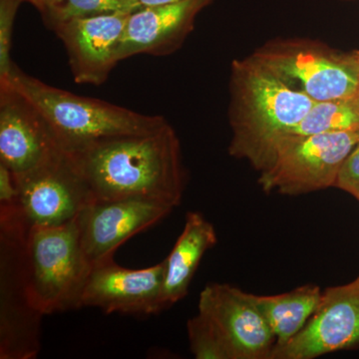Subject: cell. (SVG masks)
I'll use <instances>...</instances> for the list:
<instances>
[{"mask_svg":"<svg viewBox=\"0 0 359 359\" xmlns=\"http://www.w3.org/2000/svg\"><path fill=\"white\" fill-rule=\"evenodd\" d=\"M214 0H181L149 6L130 14L117 50V60L138 55L167 56L181 48L201 11Z\"/></svg>","mask_w":359,"mask_h":359,"instance_id":"9a60e30c","label":"cell"},{"mask_svg":"<svg viewBox=\"0 0 359 359\" xmlns=\"http://www.w3.org/2000/svg\"><path fill=\"white\" fill-rule=\"evenodd\" d=\"M358 101H359V90H358Z\"/></svg>","mask_w":359,"mask_h":359,"instance_id":"4316f807","label":"cell"},{"mask_svg":"<svg viewBox=\"0 0 359 359\" xmlns=\"http://www.w3.org/2000/svg\"><path fill=\"white\" fill-rule=\"evenodd\" d=\"M22 0H0V79L11 69L14 21Z\"/></svg>","mask_w":359,"mask_h":359,"instance_id":"44dd1931","label":"cell"},{"mask_svg":"<svg viewBox=\"0 0 359 359\" xmlns=\"http://www.w3.org/2000/svg\"><path fill=\"white\" fill-rule=\"evenodd\" d=\"M139 4L144 7L163 6V4H175V2L181 1V0H138Z\"/></svg>","mask_w":359,"mask_h":359,"instance_id":"603a6c76","label":"cell"},{"mask_svg":"<svg viewBox=\"0 0 359 359\" xmlns=\"http://www.w3.org/2000/svg\"><path fill=\"white\" fill-rule=\"evenodd\" d=\"M25 257L33 308L43 316L79 309L92 264L82 249L77 218L28 231Z\"/></svg>","mask_w":359,"mask_h":359,"instance_id":"277c9868","label":"cell"},{"mask_svg":"<svg viewBox=\"0 0 359 359\" xmlns=\"http://www.w3.org/2000/svg\"><path fill=\"white\" fill-rule=\"evenodd\" d=\"M67 154L94 200L142 198L181 205L187 173L181 142L170 123L150 133L93 142Z\"/></svg>","mask_w":359,"mask_h":359,"instance_id":"6da1fadb","label":"cell"},{"mask_svg":"<svg viewBox=\"0 0 359 359\" xmlns=\"http://www.w3.org/2000/svg\"><path fill=\"white\" fill-rule=\"evenodd\" d=\"M199 313L211 323L231 359H269L276 337L249 292L211 283L201 292Z\"/></svg>","mask_w":359,"mask_h":359,"instance_id":"30bf717a","label":"cell"},{"mask_svg":"<svg viewBox=\"0 0 359 359\" xmlns=\"http://www.w3.org/2000/svg\"><path fill=\"white\" fill-rule=\"evenodd\" d=\"M359 346V287L323 290L318 309L295 337L273 347L269 359H313Z\"/></svg>","mask_w":359,"mask_h":359,"instance_id":"8fae6325","label":"cell"},{"mask_svg":"<svg viewBox=\"0 0 359 359\" xmlns=\"http://www.w3.org/2000/svg\"><path fill=\"white\" fill-rule=\"evenodd\" d=\"M65 152L36 108L0 81V163L14 175L27 173Z\"/></svg>","mask_w":359,"mask_h":359,"instance_id":"4fadbf2b","label":"cell"},{"mask_svg":"<svg viewBox=\"0 0 359 359\" xmlns=\"http://www.w3.org/2000/svg\"><path fill=\"white\" fill-rule=\"evenodd\" d=\"M166 259L143 269L123 268L113 259L92 266L79 299L80 308H97L105 313L151 316L164 311L162 304Z\"/></svg>","mask_w":359,"mask_h":359,"instance_id":"7c38bea8","label":"cell"},{"mask_svg":"<svg viewBox=\"0 0 359 359\" xmlns=\"http://www.w3.org/2000/svg\"><path fill=\"white\" fill-rule=\"evenodd\" d=\"M130 14L74 18L51 23L65 44L77 84L102 85L117 65V50Z\"/></svg>","mask_w":359,"mask_h":359,"instance_id":"5bb4252c","label":"cell"},{"mask_svg":"<svg viewBox=\"0 0 359 359\" xmlns=\"http://www.w3.org/2000/svg\"><path fill=\"white\" fill-rule=\"evenodd\" d=\"M189 344L193 355L197 359H231L219 335L204 316H198L187 323Z\"/></svg>","mask_w":359,"mask_h":359,"instance_id":"ffe728a7","label":"cell"},{"mask_svg":"<svg viewBox=\"0 0 359 359\" xmlns=\"http://www.w3.org/2000/svg\"><path fill=\"white\" fill-rule=\"evenodd\" d=\"M323 294L318 285L309 283L285 294H249V297L275 335V346H280L304 327L320 306Z\"/></svg>","mask_w":359,"mask_h":359,"instance_id":"e0dca14e","label":"cell"},{"mask_svg":"<svg viewBox=\"0 0 359 359\" xmlns=\"http://www.w3.org/2000/svg\"><path fill=\"white\" fill-rule=\"evenodd\" d=\"M45 4V11L41 14L42 16L46 15L47 13H50L52 11H55L61 4L65 2V0H43Z\"/></svg>","mask_w":359,"mask_h":359,"instance_id":"cb8c5ba5","label":"cell"},{"mask_svg":"<svg viewBox=\"0 0 359 359\" xmlns=\"http://www.w3.org/2000/svg\"><path fill=\"white\" fill-rule=\"evenodd\" d=\"M359 142V131L283 137L259 169L266 193L299 196L335 187L339 170Z\"/></svg>","mask_w":359,"mask_h":359,"instance_id":"8992f818","label":"cell"},{"mask_svg":"<svg viewBox=\"0 0 359 359\" xmlns=\"http://www.w3.org/2000/svg\"><path fill=\"white\" fill-rule=\"evenodd\" d=\"M217 242L212 224L200 212H189L183 231L166 257L163 309L171 308L186 297L202 257Z\"/></svg>","mask_w":359,"mask_h":359,"instance_id":"2e32d148","label":"cell"},{"mask_svg":"<svg viewBox=\"0 0 359 359\" xmlns=\"http://www.w3.org/2000/svg\"><path fill=\"white\" fill-rule=\"evenodd\" d=\"M14 179L18 194L15 226L25 233L69 223L94 201L86 181L66 152L32 171L14 175Z\"/></svg>","mask_w":359,"mask_h":359,"instance_id":"52a82bcc","label":"cell"},{"mask_svg":"<svg viewBox=\"0 0 359 359\" xmlns=\"http://www.w3.org/2000/svg\"><path fill=\"white\" fill-rule=\"evenodd\" d=\"M358 202H359V198H358Z\"/></svg>","mask_w":359,"mask_h":359,"instance_id":"83f0119b","label":"cell"},{"mask_svg":"<svg viewBox=\"0 0 359 359\" xmlns=\"http://www.w3.org/2000/svg\"><path fill=\"white\" fill-rule=\"evenodd\" d=\"M138 0H65L62 4L42 16L45 25L74 18L103 15V14H131L140 11Z\"/></svg>","mask_w":359,"mask_h":359,"instance_id":"d6986e66","label":"cell"},{"mask_svg":"<svg viewBox=\"0 0 359 359\" xmlns=\"http://www.w3.org/2000/svg\"><path fill=\"white\" fill-rule=\"evenodd\" d=\"M335 187L359 198V142L340 168Z\"/></svg>","mask_w":359,"mask_h":359,"instance_id":"7402d4cb","label":"cell"},{"mask_svg":"<svg viewBox=\"0 0 359 359\" xmlns=\"http://www.w3.org/2000/svg\"><path fill=\"white\" fill-rule=\"evenodd\" d=\"M250 57L313 100L351 99L359 90V51L341 52L309 39L269 41Z\"/></svg>","mask_w":359,"mask_h":359,"instance_id":"5b68a950","label":"cell"},{"mask_svg":"<svg viewBox=\"0 0 359 359\" xmlns=\"http://www.w3.org/2000/svg\"><path fill=\"white\" fill-rule=\"evenodd\" d=\"M0 81L7 82L36 108L67 153L102 139L150 133L169 123L164 116L142 114L51 86L15 63Z\"/></svg>","mask_w":359,"mask_h":359,"instance_id":"3957f363","label":"cell"},{"mask_svg":"<svg viewBox=\"0 0 359 359\" xmlns=\"http://www.w3.org/2000/svg\"><path fill=\"white\" fill-rule=\"evenodd\" d=\"M351 283H353V285H355L356 287H359V276H358V278H355V280H353V282Z\"/></svg>","mask_w":359,"mask_h":359,"instance_id":"484cf974","label":"cell"},{"mask_svg":"<svg viewBox=\"0 0 359 359\" xmlns=\"http://www.w3.org/2000/svg\"><path fill=\"white\" fill-rule=\"evenodd\" d=\"M229 153L259 171L273 143L304 119L316 101L292 89L252 57L231 67Z\"/></svg>","mask_w":359,"mask_h":359,"instance_id":"7a4b0ae2","label":"cell"},{"mask_svg":"<svg viewBox=\"0 0 359 359\" xmlns=\"http://www.w3.org/2000/svg\"><path fill=\"white\" fill-rule=\"evenodd\" d=\"M174 209L142 198L92 201L77 217L85 256L92 266L113 259L120 245L159 223Z\"/></svg>","mask_w":359,"mask_h":359,"instance_id":"9c48e42d","label":"cell"},{"mask_svg":"<svg viewBox=\"0 0 359 359\" xmlns=\"http://www.w3.org/2000/svg\"><path fill=\"white\" fill-rule=\"evenodd\" d=\"M23 2H28L34 6L40 13H43L45 11V4L43 0H22Z\"/></svg>","mask_w":359,"mask_h":359,"instance_id":"d4e9b609","label":"cell"},{"mask_svg":"<svg viewBox=\"0 0 359 359\" xmlns=\"http://www.w3.org/2000/svg\"><path fill=\"white\" fill-rule=\"evenodd\" d=\"M344 131H359L358 96L351 99L318 101L314 103L304 119L287 129L280 138Z\"/></svg>","mask_w":359,"mask_h":359,"instance_id":"ac0fdd59","label":"cell"},{"mask_svg":"<svg viewBox=\"0 0 359 359\" xmlns=\"http://www.w3.org/2000/svg\"><path fill=\"white\" fill-rule=\"evenodd\" d=\"M0 230V358H34L40 349V320L43 316L33 308L28 294L25 257L27 233L18 228Z\"/></svg>","mask_w":359,"mask_h":359,"instance_id":"ba28073f","label":"cell"}]
</instances>
